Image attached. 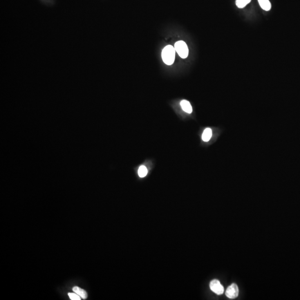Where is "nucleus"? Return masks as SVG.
I'll use <instances>...</instances> for the list:
<instances>
[{"label": "nucleus", "mask_w": 300, "mask_h": 300, "mask_svg": "<svg viewBox=\"0 0 300 300\" xmlns=\"http://www.w3.org/2000/svg\"><path fill=\"white\" fill-rule=\"evenodd\" d=\"M239 293V290L237 285L236 284H231L226 291V295L228 298L233 299L236 298Z\"/></svg>", "instance_id": "7ed1b4c3"}, {"label": "nucleus", "mask_w": 300, "mask_h": 300, "mask_svg": "<svg viewBox=\"0 0 300 300\" xmlns=\"http://www.w3.org/2000/svg\"><path fill=\"white\" fill-rule=\"evenodd\" d=\"M183 110L188 114H191L192 112V108L190 103L187 100H183L180 103Z\"/></svg>", "instance_id": "39448f33"}, {"label": "nucleus", "mask_w": 300, "mask_h": 300, "mask_svg": "<svg viewBox=\"0 0 300 300\" xmlns=\"http://www.w3.org/2000/svg\"><path fill=\"white\" fill-rule=\"evenodd\" d=\"M211 290L217 295H221L223 293L224 288L218 280H212L210 284Z\"/></svg>", "instance_id": "20e7f679"}, {"label": "nucleus", "mask_w": 300, "mask_h": 300, "mask_svg": "<svg viewBox=\"0 0 300 300\" xmlns=\"http://www.w3.org/2000/svg\"><path fill=\"white\" fill-rule=\"evenodd\" d=\"M236 4L239 8H243L247 5L244 0H236Z\"/></svg>", "instance_id": "9b49d317"}, {"label": "nucleus", "mask_w": 300, "mask_h": 300, "mask_svg": "<svg viewBox=\"0 0 300 300\" xmlns=\"http://www.w3.org/2000/svg\"><path fill=\"white\" fill-rule=\"evenodd\" d=\"M245 1V2L246 3V4H249L251 0H244Z\"/></svg>", "instance_id": "f8f14e48"}, {"label": "nucleus", "mask_w": 300, "mask_h": 300, "mask_svg": "<svg viewBox=\"0 0 300 300\" xmlns=\"http://www.w3.org/2000/svg\"><path fill=\"white\" fill-rule=\"evenodd\" d=\"M72 290H73V292L76 293L77 295H78L81 297V299L85 300L87 298V293L85 290H84L83 289H82L78 286H75L73 287Z\"/></svg>", "instance_id": "423d86ee"}, {"label": "nucleus", "mask_w": 300, "mask_h": 300, "mask_svg": "<svg viewBox=\"0 0 300 300\" xmlns=\"http://www.w3.org/2000/svg\"><path fill=\"white\" fill-rule=\"evenodd\" d=\"M174 49L176 52L183 58H186L188 55V49L186 44L183 41H177L174 44Z\"/></svg>", "instance_id": "f03ea898"}, {"label": "nucleus", "mask_w": 300, "mask_h": 300, "mask_svg": "<svg viewBox=\"0 0 300 300\" xmlns=\"http://www.w3.org/2000/svg\"><path fill=\"white\" fill-rule=\"evenodd\" d=\"M175 53L174 47L171 45H168L163 49L162 58L164 63L167 65H172L175 58Z\"/></svg>", "instance_id": "f257e3e1"}, {"label": "nucleus", "mask_w": 300, "mask_h": 300, "mask_svg": "<svg viewBox=\"0 0 300 300\" xmlns=\"http://www.w3.org/2000/svg\"><path fill=\"white\" fill-rule=\"evenodd\" d=\"M68 295L69 296V299L72 300H80L81 297L77 295L76 293H69Z\"/></svg>", "instance_id": "9d476101"}, {"label": "nucleus", "mask_w": 300, "mask_h": 300, "mask_svg": "<svg viewBox=\"0 0 300 300\" xmlns=\"http://www.w3.org/2000/svg\"><path fill=\"white\" fill-rule=\"evenodd\" d=\"M212 136V130L210 128H207L204 130L202 135V139L203 141L205 142H208Z\"/></svg>", "instance_id": "0eeeda50"}, {"label": "nucleus", "mask_w": 300, "mask_h": 300, "mask_svg": "<svg viewBox=\"0 0 300 300\" xmlns=\"http://www.w3.org/2000/svg\"><path fill=\"white\" fill-rule=\"evenodd\" d=\"M138 174L140 177H144L147 174V170L145 166L140 167L138 171Z\"/></svg>", "instance_id": "1a4fd4ad"}, {"label": "nucleus", "mask_w": 300, "mask_h": 300, "mask_svg": "<svg viewBox=\"0 0 300 300\" xmlns=\"http://www.w3.org/2000/svg\"><path fill=\"white\" fill-rule=\"evenodd\" d=\"M261 7L265 11H269L271 8V4L269 0H258Z\"/></svg>", "instance_id": "6e6552de"}]
</instances>
